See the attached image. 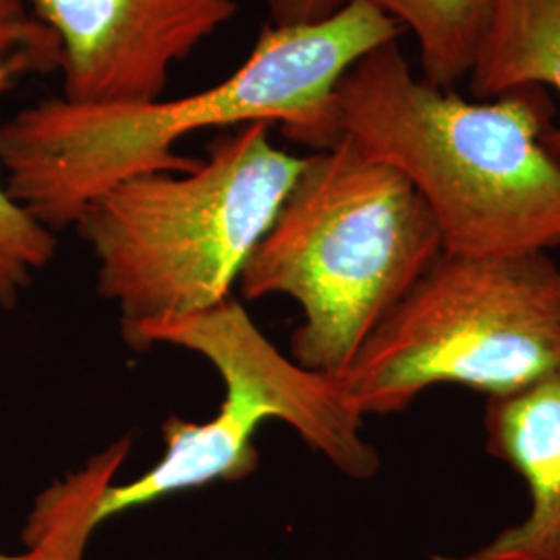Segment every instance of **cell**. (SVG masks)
I'll list each match as a JSON object with an SVG mask.
<instances>
[{"label": "cell", "instance_id": "cell-1", "mask_svg": "<svg viewBox=\"0 0 560 560\" xmlns=\"http://www.w3.org/2000/svg\"><path fill=\"white\" fill-rule=\"evenodd\" d=\"M402 27L370 0H349L328 20L261 30L247 59L214 85L183 98L73 104L44 98L0 125V171L11 198L52 233L122 180L189 173L183 138L247 122L279 125L314 152L335 145L332 98L365 55Z\"/></svg>", "mask_w": 560, "mask_h": 560}, {"label": "cell", "instance_id": "cell-2", "mask_svg": "<svg viewBox=\"0 0 560 560\" xmlns=\"http://www.w3.org/2000/svg\"><path fill=\"white\" fill-rule=\"evenodd\" d=\"M552 119L540 85L469 102L418 80L399 40L358 60L332 98L335 140L399 168L459 256L559 247L560 161L541 141Z\"/></svg>", "mask_w": 560, "mask_h": 560}, {"label": "cell", "instance_id": "cell-3", "mask_svg": "<svg viewBox=\"0 0 560 560\" xmlns=\"http://www.w3.org/2000/svg\"><path fill=\"white\" fill-rule=\"evenodd\" d=\"M442 252L441 226L416 185L340 138L305 159L241 272V295L298 301L293 360L339 378Z\"/></svg>", "mask_w": 560, "mask_h": 560}, {"label": "cell", "instance_id": "cell-4", "mask_svg": "<svg viewBox=\"0 0 560 560\" xmlns=\"http://www.w3.org/2000/svg\"><path fill=\"white\" fill-rule=\"evenodd\" d=\"M270 129H226L194 171L122 180L85 206L73 229L98 261V293L119 307L120 328L231 298L305 164Z\"/></svg>", "mask_w": 560, "mask_h": 560}, {"label": "cell", "instance_id": "cell-5", "mask_svg": "<svg viewBox=\"0 0 560 560\" xmlns=\"http://www.w3.org/2000/svg\"><path fill=\"white\" fill-rule=\"evenodd\" d=\"M560 368V266L546 252H442L340 374L365 416L405 411L423 390L502 397Z\"/></svg>", "mask_w": 560, "mask_h": 560}, {"label": "cell", "instance_id": "cell-6", "mask_svg": "<svg viewBox=\"0 0 560 560\" xmlns=\"http://www.w3.org/2000/svg\"><path fill=\"white\" fill-rule=\"evenodd\" d=\"M125 342L145 351L173 345L210 361L224 399L203 423L171 416L162 423L164 455L140 478L110 483L92 509L94 527L131 509L214 481L249 478L260 455L261 423H289L305 444L353 480H370L381 455L363 436V418L347 402L337 378L305 370L261 335L240 301L229 298L191 316L120 328Z\"/></svg>", "mask_w": 560, "mask_h": 560}, {"label": "cell", "instance_id": "cell-7", "mask_svg": "<svg viewBox=\"0 0 560 560\" xmlns=\"http://www.w3.org/2000/svg\"><path fill=\"white\" fill-rule=\"evenodd\" d=\"M59 40L60 98H162L175 65L235 20V0H23Z\"/></svg>", "mask_w": 560, "mask_h": 560}, {"label": "cell", "instance_id": "cell-8", "mask_svg": "<svg viewBox=\"0 0 560 560\" xmlns=\"http://www.w3.org/2000/svg\"><path fill=\"white\" fill-rule=\"evenodd\" d=\"M483 428L486 451L525 481L529 511L459 560H560V368L517 393L488 397Z\"/></svg>", "mask_w": 560, "mask_h": 560}, {"label": "cell", "instance_id": "cell-9", "mask_svg": "<svg viewBox=\"0 0 560 560\" xmlns=\"http://www.w3.org/2000/svg\"><path fill=\"white\" fill-rule=\"evenodd\" d=\"M523 85L560 92V0H490V21L469 71V92L492 101ZM560 161V127L544 133Z\"/></svg>", "mask_w": 560, "mask_h": 560}, {"label": "cell", "instance_id": "cell-10", "mask_svg": "<svg viewBox=\"0 0 560 560\" xmlns=\"http://www.w3.org/2000/svg\"><path fill=\"white\" fill-rule=\"evenodd\" d=\"M129 451L131 441L119 439L80 471L46 488L23 527L21 538L27 550L20 555L0 552V560H83L96 529L92 523L94 502L115 481Z\"/></svg>", "mask_w": 560, "mask_h": 560}, {"label": "cell", "instance_id": "cell-11", "mask_svg": "<svg viewBox=\"0 0 560 560\" xmlns=\"http://www.w3.org/2000/svg\"><path fill=\"white\" fill-rule=\"evenodd\" d=\"M370 2L418 38L421 80L444 90L469 75L490 21V0Z\"/></svg>", "mask_w": 560, "mask_h": 560}, {"label": "cell", "instance_id": "cell-12", "mask_svg": "<svg viewBox=\"0 0 560 560\" xmlns=\"http://www.w3.org/2000/svg\"><path fill=\"white\" fill-rule=\"evenodd\" d=\"M34 73L23 57L0 67V96L15 85L21 75ZM57 233L36 221L11 198L0 171V305L13 307L21 293L34 282V275L57 256Z\"/></svg>", "mask_w": 560, "mask_h": 560}, {"label": "cell", "instance_id": "cell-13", "mask_svg": "<svg viewBox=\"0 0 560 560\" xmlns=\"http://www.w3.org/2000/svg\"><path fill=\"white\" fill-rule=\"evenodd\" d=\"M18 57L27 60L34 73L59 71V40L23 0H0V67Z\"/></svg>", "mask_w": 560, "mask_h": 560}, {"label": "cell", "instance_id": "cell-14", "mask_svg": "<svg viewBox=\"0 0 560 560\" xmlns=\"http://www.w3.org/2000/svg\"><path fill=\"white\" fill-rule=\"evenodd\" d=\"M349 0H266L270 25L295 27L328 20Z\"/></svg>", "mask_w": 560, "mask_h": 560}]
</instances>
